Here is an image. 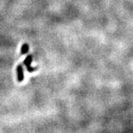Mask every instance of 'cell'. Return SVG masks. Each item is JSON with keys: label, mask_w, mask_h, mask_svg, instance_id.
<instances>
[{"label": "cell", "mask_w": 133, "mask_h": 133, "mask_svg": "<svg viewBox=\"0 0 133 133\" xmlns=\"http://www.w3.org/2000/svg\"><path fill=\"white\" fill-rule=\"evenodd\" d=\"M33 62V56L31 54H29L27 57L25 58V59L23 62V64L26 66L27 70L29 72H32L35 71L37 68L36 67H33L31 66V63Z\"/></svg>", "instance_id": "6da1fadb"}, {"label": "cell", "mask_w": 133, "mask_h": 133, "mask_svg": "<svg viewBox=\"0 0 133 133\" xmlns=\"http://www.w3.org/2000/svg\"><path fill=\"white\" fill-rule=\"evenodd\" d=\"M29 50V44L28 43H24L23 44H22V48H21V52H20V54L21 55H25V54H27Z\"/></svg>", "instance_id": "3957f363"}, {"label": "cell", "mask_w": 133, "mask_h": 133, "mask_svg": "<svg viewBox=\"0 0 133 133\" xmlns=\"http://www.w3.org/2000/svg\"><path fill=\"white\" fill-rule=\"evenodd\" d=\"M16 73H17V80L19 82H22L24 80V68L22 64H19L16 66Z\"/></svg>", "instance_id": "7a4b0ae2"}]
</instances>
